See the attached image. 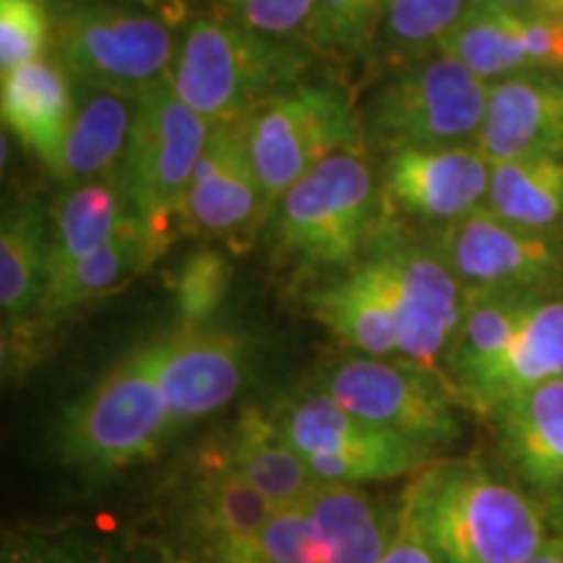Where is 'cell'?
Masks as SVG:
<instances>
[{"label":"cell","instance_id":"6da1fadb","mask_svg":"<svg viewBox=\"0 0 563 563\" xmlns=\"http://www.w3.org/2000/svg\"><path fill=\"white\" fill-rule=\"evenodd\" d=\"M399 511L441 563H527L551 538L532 493L475 462L428 464Z\"/></svg>","mask_w":563,"mask_h":563},{"label":"cell","instance_id":"7a4b0ae2","mask_svg":"<svg viewBox=\"0 0 563 563\" xmlns=\"http://www.w3.org/2000/svg\"><path fill=\"white\" fill-rule=\"evenodd\" d=\"M368 150H342L274 201L266 241L298 272L355 269L386 224V196Z\"/></svg>","mask_w":563,"mask_h":563},{"label":"cell","instance_id":"3957f363","mask_svg":"<svg viewBox=\"0 0 563 563\" xmlns=\"http://www.w3.org/2000/svg\"><path fill=\"white\" fill-rule=\"evenodd\" d=\"M316 51L306 42L266 37L222 16L183 26L170 87L207 121H245L274 97L306 84Z\"/></svg>","mask_w":563,"mask_h":563},{"label":"cell","instance_id":"277c9868","mask_svg":"<svg viewBox=\"0 0 563 563\" xmlns=\"http://www.w3.org/2000/svg\"><path fill=\"white\" fill-rule=\"evenodd\" d=\"M178 433L159 384L157 336L139 342L60 412L55 452L89 475L150 462Z\"/></svg>","mask_w":563,"mask_h":563},{"label":"cell","instance_id":"5b68a950","mask_svg":"<svg viewBox=\"0 0 563 563\" xmlns=\"http://www.w3.org/2000/svg\"><path fill=\"white\" fill-rule=\"evenodd\" d=\"M183 19L136 0H53L51 55L74 84L139 97L170 76Z\"/></svg>","mask_w":563,"mask_h":563},{"label":"cell","instance_id":"8992f818","mask_svg":"<svg viewBox=\"0 0 563 563\" xmlns=\"http://www.w3.org/2000/svg\"><path fill=\"white\" fill-rule=\"evenodd\" d=\"M490 84L446 53L384 76L361 108L365 150L389 157L402 150L475 144Z\"/></svg>","mask_w":563,"mask_h":563},{"label":"cell","instance_id":"52a82bcc","mask_svg":"<svg viewBox=\"0 0 563 563\" xmlns=\"http://www.w3.org/2000/svg\"><path fill=\"white\" fill-rule=\"evenodd\" d=\"M269 415L319 483L397 481L418 475L433 456L422 443L344 410L316 386L279 399Z\"/></svg>","mask_w":563,"mask_h":563},{"label":"cell","instance_id":"ba28073f","mask_svg":"<svg viewBox=\"0 0 563 563\" xmlns=\"http://www.w3.org/2000/svg\"><path fill=\"white\" fill-rule=\"evenodd\" d=\"M249 154L272 207L302 175L342 150H365L355 97L340 81L300 84L245 118Z\"/></svg>","mask_w":563,"mask_h":563},{"label":"cell","instance_id":"9c48e42d","mask_svg":"<svg viewBox=\"0 0 563 563\" xmlns=\"http://www.w3.org/2000/svg\"><path fill=\"white\" fill-rule=\"evenodd\" d=\"M363 262L376 272L397 316L399 361L443 378V363L464 313V287L446 258L433 241H418L399 224L386 222Z\"/></svg>","mask_w":563,"mask_h":563},{"label":"cell","instance_id":"30bf717a","mask_svg":"<svg viewBox=\"0 0 563 563\" xmlns=\"http://www.w3.org/2000/svg\"><path fill=\"white\" fill-rule=\"evenodd\" d=\"M209 133L211 123L188 108L167 79L136 97L118 178L133 211L165 241H173V220L180 214Z\"/></svg>","mask_w":563,"mask_h":563},{"label":"cell","instance_id":"8fae6325","mask_svg":"<svg viewBox=\"0 0 563 563\" xmlns=\"http://www.w3.org/2000/svg\"><path fill=\"white\" fill-rule=\"evenodd\" d=\"M311 386L357 418L402 433L431 452L454 443L462 433L446 382L399 357H342L327 365Z\"/></svg>","mask_w":563,"mask_h":563},{"label":"cell","instance_id":"7c38bea8","mask_svg":"<svg viewBox=\"0 0 563 563\" xmlns=\"http://www.w3.org/2000/svg\"><path fill=\"white\" fill-rule=\"evenodd\" d=\"M433 243L464 292H555L563 282V238L517 228L485 203L441 228Z\"/></svg>","mask_w":563,"mask_h":563},{"label":"cell","instance_id":"4fadbf2b","mask_svg":"<svg viewBox=\"0 0 563 563\" xmlns=\"http://www.w3.org/2000/svg\"><path fill=\"white\" fill-rule=\"evenodd\" d=\"M269 211V196L253 170L245 121L214 123L183 199L180 228L245 251L266 228Z\"/></svg>","mask_w":563,"mask_h":563},{"label":"cell","instance_id":"5bb4252c","mask_svg":"<svg viewBox=\"0 0 563 563\" xmlns=\"http://www.w3.org/2000/svg\"><path fill=\"white\" fill-rule=\"evenodd\" d=\"M159 384L178 431L222 412L251 376V350L241 334L217 327H175L157 334Z\"/></svg>","mask_w":563,"mask_h":563},{"label":"cell","instance_id":"9a60e30c","mask_svg":"<svg viewBox=\"0 0 563 563\" xmlns=\"http://www.w3.org/2000/svg\"><path fill=\"white\" fill-rule=\"evenodd\" d=\"M51 207L26 196L3 211L0 224V313L5 373L32 363L40 340V306L47 287Z\"/></svg>","mask_w":563,"mask_h":563},{"label":"cell","instance_id":"2e32d148","mask_svg":"<svg viewBox=\"0 0 563 563\" xmlns=\"http://www.w3.org/2000/svg\"><path fill=\"white\" fill-rule=\"evenodd\" d=\"M490 186V162L475 144L446 150H402L384 157L386 203L410 220L446 228L483 207Z\"/></svg>","mask_w":563,"mask_h":563},{"label":"cell","instance_id":"e0dca14e","mask_svg":"<svg viewBox=\"0 0 563 563\" xmlns=\"http://www.w3.org/2000/svg\"><path fill=\"white\" fill-rule=\"evenodd\" d=\"M475 146L490 165L563 154V81L548 70L493 81Z\"/></svg>","mask_w":563,"mask_h":563},{"label":"cell","instance_id":"ac0fdd59","mask_svg":"<svg viewBox=\"0 0 563 563\" xmlns=\"http://www.w3.org/2000/svg\"><path fill=\"white\" fill-rule=\"evenodd\" d=\"M196 460L183 493L180 525L217 559L228 545L262 530L277 506L232 467L222 441Z\"/></svg>","mask_w":563,"mask_h":563},{"label":"cell","instance_id":"d6986e66","mask_svg":"<svg viewBox=\"0 0 563 563\" xmlns=\"http://www.w3.org/2000/svg\"><path fill=\"white\" fill-rule=\"evenodd\" d=\"M493 422L517 481L543 498H563V376L517 394Z\"/></svg>","mask_w":563,"mask_h":563},{"label":"cell","instance_id":"ffe728a7","mask_svg":"<svg viewBox=\"0 0 563 563\" xmlns=\"http://www.w3.org/2000/svg\"><path fill=\"white\" fill-rule=\"evenodd\" d=\"M170 241L159 238L139 214L129 220L108 243L74 264L58 282L45 290L40 306V336L89 302L123 290L144 274L167 251Z\"/></svg>","mask_w":563,"mask_h":563},{"label":"cell","instance_id":"44dd1931","mask_svg":"<svg viewBox=\"0 0 563 563\" xmlns=\"http://www.w3.org/2000/svg\"><path fill=\"white\" fill-rule=\"evenodd\" d=\"M0 112L26 152L55 175L76 112V84L53 55L26 63L0 84Z\"/></svg>","mask_w":563,"mask_h":563},{"label":"cell","instance_id":"7402d4cb","mask_svg":"<svg viewBox=\"0 0 563 563\" xmlns=\"http://www.w3.org/2000/svg\"><path fill=\"white\" fill-rule=\"evenodd\" d=\"M563 376V295L548 292L532 306L501 361L485 373L462 402L493 418L509 399Z\"/></svg>","mask_w":563,"mask_h":563},{"label":"cell","instance_id":"603a6c76","mask_svg":"<svg viewBox=\"0 0 563 563\" xmlns=\"http://www.w3.org/2000/svg\"><path fill=\"white\" fill-rule=\"evenodd\" d=\"M548 292L538 290H475L464 292V313L456 329L443 378L454 399H464L473 386L501 361L514 336L532 311V306Z\"/></svg>","mask_w":563,"mask_h":563},{"label":"cell","instance_id":"cb8c5ba5","mask_svg":"<svg viewBox=\"0 0 563 563\" xmlns=\"http://www.w3.org/2000/svg\"><path fill=\"white\" fill-rule=\"evenodd\" d=\"M302 306L357 355L399 357L397 316L368 262H361L332 285L306 292Z\"/></svg>","mask_w":563,"mask_h":563},{"label":"cell","instance_id":"d4e9b609","mask_svg":"<svg viewBox=\"0 0 563 563\" xmlns=\"http://www.w3.org/2000/svg\"><path fill=\"white\" fill-rule=\"evenodd\" d=\"M136 214L118 170L102 178L66 186L51 207V251H47V287L70 266L95 253ZM45 287V290H47Z\"/></svg>","mask_w":563,"mask_h":563},{"label":"cell","instance_id":"484cf974","mask_svg":"<svg viewBox=\"0 0 563 563\" xmlns=\"http://www.w3.org/2000/svg\"><path fill=\"white\" fill-rule=\"evenodd\" d=\"M329 545V563H382L399 527L391 511L363 485L319 483L300 501Z\"/></svg>","mask_w":563,"mask_h":563},{"label":"cell","instance_id":"4316f807","mask_svg":"<svg viewBox=\"0 0 563 563\" xmlns=\"http://www.w3.org/2000/svg\"><path fill=\"white\" fill-rule=\"evenodd\" d=\"M133 118L136 97L76 84L74 123L53 178L63 186H76L115 173L129 144Z\"/></svg>","mask_w":563,"mask_h":563},{"label":"cell","instance_id":"83f0119b","mask_svg":"<svg viewBox=\"0 0 563 563\" xmlns=\"http://www.w3.org/2000/svg\"><path fill=\"white\" fill-rule=\"evenodd\" d=\"M222 446L232 467L277 509L300 504L319 485V477L274 426L272 415L256 407H245L222 435Z\"/></svg>","mask_w":563,"mask_h":563},{"label":"cell","instance_id":"f1b7e54d","mask_svg":"<svg viewBox=\"0 0 563 563\" xmlns=\"http://www.w3.org/2000/svg\"><path fill=\"white\" fill-rule=\"evenodd\" d=\"M485 207L517 228L563 238V154L493 162Z\"/></svg>","mask_w":563,"mask_h":563},{"label":"cell","instance_id":"f546056e","mask_svg":"<svg viewBox=\"0 0 563 563\" xmlns=\"http://www.w3.org/2000/svg\"><path fill=\"white\" fill-rule=\"evenodd\" d=\"M473 0H386L368 68L378 79L441 53Z\"/></svg>","mask_w":563,"mask_h":563},{"label":"cell","instance_id":"4dcf8cb0","mask_svg":"<svg viewBox=\"0 0 563 563\" xmlns=\"http://www.w3.org/2000/svg\"><path fill=\"white\" fill-rule=\"evenodd\" d=\"M441 53L452 55L488 84L532 70L519 40L517 13L498 0H473L460 24L443 40Z\"/></svg>","mask_w":563,"mask_h":563},{"label":"cell","instance_id":"1f68e13d","mask_svg":"<svg viewBox=\"0 0 563 563\" xmlns=\"http://www.w3.org/2000/svg\"><path fill=\"white\" fill-rule=\"evenodd\" d=\"M214 563H329V545L302 504L282 506L251 538L238 540Z\"/></svg>","mask_w":563,"mask_h":563},{"label":"cell","instance_id":"d6a6232c","mask_svg":"<svg viewBox=\"0 0 563 563\" xmlns=\"http://www.w3.org/2000/svg\"><path fill=\"white\" fill-rule=\"evenodd\" d=\"M386 0H316L308 45L321 58L368 68Z\"/></svg>","mask_w":563,"mask_h":563},{"label":"cell","instance_id":"836d02e7","mask_svg":"<svg viewBox=\"0 0 563 563\" xmlns=\"http://www.w3.org/2000/svg\"><path fill=\"white\" fill-rule=\"evenodd\" d=\"M232 258L214 245L194 249L175 266L170 292L180 327H214L217 313L230 298Z\"/></svg>","mask_w":563,"mask_h":563},{"label":"cell","instance_id":"e575fe53","mask_svg":"<svg viewBox=\"0 0 563 563\" xmlns=\"http://www.w3.org/2000/svg\"><path fill=\"white\" fill-rule=\"evenodd\" d=\"M53 0H0V74L53 51Z\"/></svg>","mask_w":563,"mask_h":563},{"label":"cell","instance_id":"d590c367","mask_svg":"<svg viewBox=\"0 0 563 563\" xmlns=\"http://www.w3.org/2000/svg\"><path fill=\"white\" fill-rule=\"evenodd\" d=\"M222 16L266 37L306 42L316 0H220Z\"/></svg>","mask_w":563,"mask_h":563},{"label":"cell","instance_id":"8d00e7d4","mask_svg":"<svg viewBox=\"0 0 563 563\" xmlns=\"http://www.w3.org/2000/svg\"><path fill=\"white\" fill-rule=\"evenodd\" d=\"M517 30L532 70H563V11L517 13Z\"/></svg>","mask_w":563,"mask_h":563},{"label":"cell","instance_id":"74e56055","mask_svg":"<svg viewBox=\"0 0 563 563\" xmlns=\"http://www.w3.org/2000/svg\"><path fill=\"white\" fill-rule=\"evenodd\" d=\"M3 563H110L89 548L68 540H13L3 548Z\"/></svg>","mask_w":563,"mask_h":563},{"label":"cell","instance_id":"f35d334b","mask_svg":"<svg viewBox=\"0 0 563 563\" xmlns=\"http://www.w3.org/2000/svg\"><path fill=\"white\" fill-rule=\"evenodd\" d=\"M382 563H441L435 553L428 548L426 540L420 538L410 519L399 511V527L394 534L389 551L382 559Z\"/></svg>","mask_w":563,"mask_h":563},{"label":"cell","instance_id":"ab89813d","mask_svg":"<svg viewBox=\"0 0 563 563\" xmlns=\"http://www.w3.org/2000/svg\"><path fill=\"white\" fill-rule=\"evenodd\" d=\"M527 563H563V532L551 534V538L545 540V545Z\"/></svg>","mask_w":563,"mask_h":563},{"label":"cell","instance_id":"60d3db41","mask_svg":"<svg viewBox=\"0 0 563 563\" xmlns=\"http://www.w3.org/2000/svg\"><path fill=\"white\" fill-rule=\"evenodd\" d=\"M506 9L517 13H532V11H559L555 9V0H498Z\"/></svg>","mask_w":563,"mask_h":563},{"label":"cell","instance_id":"b9f144b4","mask_svg":"<svg viewBox=\"0 0 563 563\" xmlns=\"http://www.w3.org/2000/svg\"><path fill=\"white\" fill-rule=\"evenodd\" d=\"M136 3L152 5V9H162V11H180V9H186V5H183V0H136Z\"/></svg>","mask_w":563,"mask_h":563},{"label":"cell","instance_id":"7bdbcfd3","mask_svg":"<svg viewBox=\"0 0 563 563\" xmlns=\"http://www.w3.org/2000/svg\"><path fill=\"white\" fill-rule=\"evenodd\" d=\"M555 9L563 11V0H555Z\"/></svg>","mask_w":563,"mask_h":563}]
</instances>
